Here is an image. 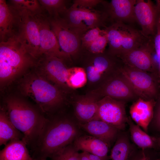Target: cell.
I'll use <instances>...</instances> for the list:
<instances>
[{
	"mask_svg": "<svg viewBox=\"0 0 160 160\" xmlns=\"http://www.w3.org/2000/svg\"><path fill=\"white\" fill-rule=\"evenodd\" d=\"M80 128L106 143L109 147L116 139L119 130L100 120H95L86 123L78 122Z\"/></svg>",
	"mask_w": 160,
	"mask_h": 160,
	"instance_id": "cell-20",
	"label": "cell"
},
{
	"mask_svg": "<svg viewBox=\"0 0 160 160\" xmlns=\"http://www.w3.org/2000/svg\"><path fill=\"white\" fill-rule=\"evenodd\" d=\"M79 153L72 143L62 148L49 158L52 160H79Z\"/></svg>",
	"mask_w": 160,
	"mask_h": 160,
	"instance_id": "cell-29",
	"label": "cell"
},
{
	"mask_svg": "<svg viewBox=\"0 0 160 160\" xmlns=\"http://www.w3.org/2000/svg\"><path fill=\"white\" fill-rule=\"evenodd\" d=\"M103 1L101 0H75L73 1V4L80 7L92 9L101 4Z\"/></svg>",
	"mask_w": 160,
	"mask_h": 160,
	"instance_id": "cell-34",
	"label": "cell"
},
{
	"mask_svg": "<svg viewBox=\"0 0 160 160\" xmlns=\"http://www.w3.org/2000/svg\"><path fill=\"white\" fill-rule=\"evenodd\" d=\"M87 94L99 100L106 96L125 102L135 101L139 98L119 69L98 87Z\"/></svg>",
	"mask_w": 160,
	"mask_h": 160,
	"instance_id": "cell-9",
	"label": "cell"
},
{
	"mask_svg": "<svg viewBox=\"0 0 160 160\" xmlns=\"http://www.w3.org/2000/svg\"><path fill=\"white\" fill-rule=\"evenodd\" d=\"M99 100L88 94L78 97L73 103L74 112L78 121L84 124L98 120Z\"/></svg>",
	"mask_w": 160,
	"mask_h": 160,
	"instance_id": "cell-18",
	"label": "cell"
},
{
	"mask_svg": "<svg viewBox=\"0 0 160 160\" xmlns=\"http://www.w3.org/2000/svg\"><path fill=\"white\" fill-rule=\"evenodd\" d=\"M156 104L154 109L153 119L156 127L160 130V89L155 99Z\"/></svg>",
	"mask_w": 160,
	"mask_h": 160,
	"instance_id": "cell-35",
	"label": "cell"
},
{
	"mask_svg": "<svg viewBox=\"0 0 160 160\" xmlns=\"http://www.w3.org/2000/svg\"><path fill=\"white\" fill-rule=\"evenodd\" d=\"M155 104V99L145 100L139 98L130 107L129 112L132 119L146 132L153 119Z\"/></svg>",
	"mask_w": 160,
	"mask_h": 160,
	"instance_id": "cell-19",
	"label": "cell"
},
{
	"mask_svg": "<svg viewBox=\"0 0 160 160\" xmlns=\"http://www.w3.org/2000/svg\"><path fill=\"white\" fill-rule=\"evenodd\" d=\"M153 42L154 54L156 56L155 60L157 68V76L160 83V20L156 33L153 38Z\"/></svg>",
	"mask_w": 160,
	"mask_h": 160,
	"instance_id": "cell-33",
	"label": "cell"
},
{
	"mask_svg": "<svg viewBox=\"0 0 160 160\" xmlns=\"http://www.w3.org/2000/svg\"><path fill=\"white\" fill-rule=\"evenodd\" d=\"M109 47L107 52L117 57L129 51L153 44V38L147 37L138 30L123 23L105 27Z\"/></svg>",
	"mask_w": 160,
	"mask_h": 160,
	"instance_id": "cell-5",
	"label": "cell"
},
{
	"mask_svg": "<svg viewBox=\"0 0 160 160\" xmlns=\"http://www.w3.org/2000/svg\"><path fill=\"white\" fill-rule=\"evenodd\" d=\"M15 17L11 7L5 0H0V42L7 40L14 35Z\"/></svg>",
	"mask_w": 160,
	"mask_h": 160,
	"instance_id": "cell-22",
	"label": "cell"
},
{
	"mask_svg": "<svg viewBox=\"0 0 160 160\" xmlns=\"http://www.w3.org/2000/svg\"><path fill=\"white\" fill-rule=\"evenodd\" d=\"M79 160H89L87 152L85 151L79 153Z\"/></svg>",
	"mask_w": 160,
	"mask_h": 160,
	"instance_id": "cell-37",
	"label": "cell"
},
{
	"mask_svg": "<svg viewBox=\"0 0 160 160\" xmlns=\"http://www.w3.org/2000/svg\"><path fill=\"white\" fill-rule=\"evenodd\" d=\"M107 44L108 39L105 32L104 34L100 36L88 47L84 49L93 53H101L105 51Z\"/></svg>",
	"mask_w": 160,
	"mask_h": 160,
	"instance_id": "cell-32",
	"label": "cell"
},
{
	"mask_svg": "<svg viewBox=\"0 0 160 160\" xmlns=\"http://www.w3.org/2000/svg\"><path fill=\"white\" fill-rule=\"evenodd\" d=\"M47 15L51 29L62 51L70 58L79 55L84 34L70 26L60 16Z\"/></svg>",
	"mask_w": 160,
	"mask_h": 160,
	"instance_id": "cell-8",
	"label": "cell"
},
{
	"mask_svg": "<svg viewBox=\"0 0 160 160\" xmlns=\"http://www.w3.org/2000/svg\"><path fill=\"white\" fill-rule=\"evenodd\" d=\"M125 102L109 97H104L98 102V119L115 127L124 129L127 123Z\"/></svg>",
	"mask_w": 160,
	"mask_h": 160,
	"instance_id": "cell-14",
	"label": "cell"
},
{
	"mask_svg": "<svg viewBox=\"0 0 160 160\" xmlns=\"http://www.w3.org/2000/svg\"><path fill=\"white\" fill-rule=\"evenodd\" d=\"M42 9L47 12L50 16H57L62 15L68 9V1L65 0H38Z\"/></svg>",
	"mask_w": 160,
	"mask_h": 160,
	"instance_id": "cell-28",
	"label": "cell"
},
{
	"mask_svg": "<svg viewBox=\"0 0 160 160\" xmlns=\"http://www.w3.org/2000/svg\"><path fill=\"white\" fill-rule=\"evenodd\" d=\"M11 7L17 9H26L33 13L41 12L42 9L38 0H12L9 1Z\"/></svg>",
	"mask_w": 160,
	"mask_h": 160,
	"instance_id": "cell-30",
	"label": "cell"
},
{
	"mask_svg": "<svg viewBox=\"0 0 160 160\" xmlns=\"http://www.w3.org/2000/svg\"><path fill=\"white\" fill-rule=\"evenodd\" d=\"M130 151V145L127 136L119 133L112 148L110 157L112 160H127Z\"/></svg>",
	"mask_w": 160,
	"mask_h": 160,
	"instance_id": "cell-26",
	"label": "cell"
},
{
	"mask_svg": "<svg viewBox=\"0 0 160 160\" xmlns=\"http://www.w3.org/2000/svg\"><path fill=\"white\" fill-rule=\"evenodd\" d=\"M33 14L39 31L40 57L44 55H49L65 60L70 59L60 49L56 36L51 29L47 14L43 10Z\"/></svg>",
	"mask_w": 160,
	"mask_h": 160,
	"instance_id": "cell-12",
	"label": "cell"
},
{
	"mask_svg": "<svg viewBox=\"0 0 160 160\" xmlns=\"http://www.w3.org/2000/svg\"><path fill=\"white\" fill-rule=\"evenodd\" d=\"M20 87L22 93L32 99L46 115L58 111L65 103L60 90L38 74L26 75L20 81Z\"/></svg>",
	"mask_w": 160,
	"mask_h": 160,
	"instance_id": "cell-3",
	"label": "cell"
},
{
	"mask_svg": "<svg viewBox=\"0 0 160 160\" xmlns=\"http://www.w3.org/2000/svg\"><path fill=\"white\" fill-rule=\"evenodd\" d=\"M5 109L11 121L24 135L22 140L32 150L45 124V114L36 105L15 97L5 100Z\"/></svg>",
	"mask_w": 160,
	"mask_h": 160,
	"instance_id": "cell-2",
	"label": "cell"
},
{
	"mask_svg": "<svg viewBox=\"0 0 160 160\" xmlns=\"http://www.w3.org/2000/svg\"><path fill=\"white\" fill-rule=\"evenodd\" d=\"M135 21L139 24L145 36L153 38L160 20V0L154 3L150 0H137L134 10Z\"/></svg>",
	"mask_w": 160,
	"mask_h": 160,
	"instance_id": "cell-11",
	"label": "cell"
},
{
	"mask_svg": "<svg viewBox=\"0 0 160 160\" xmlns=\"http://www.w3.org/2000/svg\"><path fill=\"white\" fill-rule=\"evenodd\" d=\"M42 131L33 149V158L40 160L50 158L81 135L78 122L64 114L46 115Z\"/></svg>",
	"mask_w": 160,
	"mask_h": 160,
	"instance_id": "cell-1",
	"label": "cell"
},
{
	"mask_svg": "<svg viewBox=\"0 0 160 160\" xmlns=\"http://www.w3.org/2000/svg\"><path fill=\"white\" fill-rule=\"evenodd\" d=\"M153 55V44L129 51L117 57L124 65L152 73L157 78V66Z\"/></svg>",
	"mask_w": 160,
	"mask_h": 160,
	"instance_id": "cell-15",
	"label": "cell"
},
{
	"mask_svg": "<svg viewBox=\"0 0 160 160\" xmlns=\"http://www.w3.org/2000/svg\"><path fill=\"white\" fill-rule=\"evenodd\" d=\"M79 151H82L101 157L107 156L110 147L103 141L91 135H81L72 143Z\"/></svg>",
	"mask_w": 160,
	"mask_h": 160,
	"instance_id": "cell-21",
	"label": "cell"
},
{
	"mask_svg": "<svg viewBox=\"0 0 160 160\" xmlns=\"http://www.w3.org/2000/svg\"><path fill=\"white\" fill-rule=\"evenodd\" d=\"M23 134L14 125L10 120L5 108L0 112V145H5L8 142L22 140Z\"/></svg>",
	"mask_w": 160,
	"mask_h": 160,
	"instance_id": "cell-24",
	"label": "cell"
},
{
	"mask_svg": "<svg viewBox=\"0 0 160 160\" xmlns=\"http://www.w3.org/2000/svg\"><path fill=\"white\" fill-rule=\"evenodd\" d=\"M47 159H41L40 160H46Z\"/></svg>",
	"mask_w": 160,
	"mask_h": 160,
	"instance_id": "cell-40",
	"label": "cell"
},
{
	"mask_svg": "<svg viewBox=\"0 0 160 160\" xmlns=\"http://www.w3.org/2000/svg\"><path fill=\"white\" fill-rule=\"evenodd\" d=\"M105 33L104 30H101L97 27L87 31L82 36L81 49H85L97 39L100 36Z\"/></svg>",
	"mask_w": 160,
	"mask_h": 160,
	"instance_id": "cell-31",
	"label": "cell"
},
{
	"mask_svg": "<svg viewBox=\"0 0 160 160\" xmlns=\"http://www.w3.org/2000/svg\"><path fill=\"white\" fill-rule=\"evenodd\" d=\"M157 142L160 149V137L156 139Z\"/></svg>",
	"mask_w": 160,
	"mask_h": 160,
	"instance_id": "cell-39",
	"label": "cell"
},
{
	"mask_svg": "<svg viewBox=\"0 0 160 160\" xmlns=\"http://www.w3.org/2000/svg\"><path fill=\"white\" fill-rule=\"evenodd\" d=\"M87 154L89 160H108L109 159L108 156L106 157H101L88 152Z\"/></svg>",
	"mask_w": 160,
	"mask_h": 160,
	"instance_id": "cell-36",
	"label": "cell"
},
{
	"mask_svg": "<svg viewBox=\"0 0 160 160\" xmlns=\"http://www.w3.org/2000/svg\"><path fill=\"white\" fill-rule=\"evenodd\" d=\"M127 123L129 125L132 140L137 145L143 149L154 148L157 143L156 139L143 131L129 117L127 118Z\"/></svg>",
	"mask_w": 160,
	"mask_h": 160,
	"instance_id": "cell-25",
	"label": "cell"
},
{
	"mask_svg": "<svg viewBox=\"0 0 160 160\" xmlns=\"http://www.w3.org/2000/svg\"><path fill=\"white\" fill-rule=\"evenodd\" d=\"M37 60L15 35L0 42L1 84L11 81L28 68L36 65Z\"/></svg>",
	"mask_w": 160,
	"mask_h": 160,
	"instance_id": "cell-4",
	"label": "cell"
},
{
	"mask_svg": "<svg viewBox=\"0 0 160 160\" xmlns=\"http://www.w3.org/2000/svg\"><path fill=\"white\" fill-rule=\"evenodd\" d=\"M81 54L83 67L89 68L101 76L105 81L116 73L122 64L117 57L107 51L99 54L90 52L81 49Z\"/></svg>",
	"mask_w": 160,
	"mask_h": 160,
	"instance_id": "cell-13",
	"label": "cell"
},
{
	"mask_svg": "<svg viewBox=\"0 0 160 160\" xmlns=\"http://www.w3.org/2000/svg\"><path fill=\"white\" fill-rule=\"evenodd\" d=\"M137 0H112L110 2L103 1V12L109 25L118 23L125 24L135 21L134 7ZM108 25V26H109Z\"/></svg>",
	"mask_w": 160,
	"mask_h": 160,
	"instance_id": "cell-17",
	"label": "cell"
},
{
	"mask_svg": "<svg viewBox=\"0 0 160 160\" xmlns=\"http://www.w3.org/2000/svg\"><path fill=\"white\" fill-rule=\"evenodd\" d=\"M10 6L15 17L14 35L24 44L31 55L38 59L40 57L39 35L33 13Z\"/></svg>",
	"mask_w": 160,
	"mask_h": 160,
	"instance_id": "cell-6",
	"label": "cell"
},
{
	"mask_svg": "<svg viewBox=\"0 0 160 160\" xmlns=\"http://www.w3.org/2000/svg\"><path fill=\"white\" fill-rule=\"evenodd\" d=\"M138 160H153L150 159L149 158L145 155L144 153H143V157ZM153 160H160V159Z\"/></svg>",
	"mask_w": 160,
	"mask_h": 160,
	"instance_id": "cell-38",
	"label": "cell"
},
{
	"mask_svg": "<svg viewBox=\"0 0 160 160\" xmlns=\"http://www.w3.org/2000/svg\"><path fill=\"white\" fill-rule=\"evenodd\" d=\"M63 59L49 55H44L38 59L36 64L41 72L49 80L57 86L69 88L67 84L69 68Z\"/></svg>",
	"mask_w": 160,
	"mask_h": 160,
	"instance_id": "cell-16",
	"label": "cell"
},
{
	"mask_svg": "<svg viewBox=\"0 0 160 160\" xmlns=\"http://www.w3.org/2000/svg\"><path fill=\"white\" fill-rule=\"evenodd\" d=\"M119 71L139 98L149 100L156 97L160 84L154 74L129 67L123 63Z\"/></svg>",
	"mask_w": 160,
	"mask_h": 160,
	"instance_id": "cell-7",
	"label": "cell"
},
{
	"mask_svg": "<svg viewBox=\"0 0 160 160\" xmlns=\"http://www.w3.org/2000/svg\"><path fill=\"white\" fill-rule=\"evenodd\" d=\"M86 73L82 67L69 68L67 84L69 88L77 89L84 86L87 83Z\"/></svg>",
	"mask_w": 160,
	"mask_h": 160,
	"instance_id": "cell-27",
	"label": "cell"
},
{
	"mask_svg": "<svg viewBox=\"0 0 160 160\" xmlns=\"http://www.w3.org/2000/svg\"><path fill=\"white\" fill-rule=\"evenodd\" d=\"M0 152V160H34L22 140L9 141Z\"/></svg>",
	"mask_w": 160,
	"mask_h": 160,
	"instance_id": "cell-23",
	"label": "cell"
},
{
	"mask_svg": "<svg viewBox=\"0 0 160 160\" xmlns=\"http://www.w3.org/2000/svg\"><path fill=\"white\" fill-rule=\"evenodd\" d=\"M62 15L63 16H60L70 26L83 34L93 28L106 26V20L102 11L80 7L73 4Z\"/></svg>",
	"mask_w": 160,
	"mask_h": 160,
	"instance_id": "cell-10",
	"label": "cell"
}]
</instances>
